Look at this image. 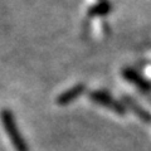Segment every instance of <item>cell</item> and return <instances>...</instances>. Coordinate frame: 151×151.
Returning <instances> with one entry per match:
<instances>
[{"label": "cell", "instance_id": "6da1fadb", "mask_svg": "<svg viewBox=\"0 0 151 151\" xmlns=\"http://www.w3.org/2000/svg\"><path fill=\"white\" fill-rule=\"evenodd\" d=\"M0 119H1L3 126L5 129L6 135L10 139L15 151H29V147H28L24 137H23V135L20 134V131L18 129L17 121L14 119L12 111L6 110V108L3 110L1 113H0Z\"/></svg>", "mask_w": 151, "mask_h": 151}, {"label": "cell", "instance_id": "7a4b0ae2", "mask_svg": "<svg viewBox=\"0 0 151 151\" xmlns=\"http://www.w3.org/2000/svg\"><path fill=\"white\" fill-rule=\"evenodd\" d=\"M88 96H89V100H91L92 102H94V103H97V105H101L103 107H106V108H108V110H111L112 112H115L120 116L126 115V107L122 105L120 101H117L116 98H113L110 93L97 89V91L89 92Z\"/></svg>", "mask_w": 151, "mask_h": 151}, {"label": "cell", "instance_id": "3957f363", "mask_svg": "<svg viewBox=\"0 0 151 151\" xmlns=\"http://www.w3.org/2000/svg\"><path fill=\"white\" fill-rule=\"evenodd\" d=\"M122 76L126 78V81L135 84L142 92H151V82L149 79H146L144 76H141L137 70L132 68H125L122 70Z\"/></svg>", "mask_w": 151, "mask_h": 151}, {"label": "cell", "instance_id": "277c9868", "mask_svg": "<svg viewBox=\"0 0 151 151\" xmlns=\"http://www.w3.org/2000/svg\"><path fill=\"white\" fill-rule=\"evenodd\" d=\"M84 91H86V86H84L83 83L76 84L72 88H69L67 91H64L62 94H59V96L57 97V103H58L59 106H67L69 103L74 102L79 96H82Z\"/></svg>", "mask_w": 151, "mask_h": 151}, {"label": "cell", "instance_id": "5b68a950", "mask_svg": "<svg viewBox=\"0 0 151 151\" xmlns=\"http://www.w3.org/2000/svg\"><path fill=\"white\" fill-rule=\"evenodd\" d=\"M124 102H125V105L129 107L140 120H142L144 122H146V124H151V113L146 111L142 106H140L139 103L134 100V98H131L129 96H125L124 97Z\"/></svg>", "mask_w": 151, "mask_h": 151}, {"label": "cell", "instance_id": "8992f818", "mask_svg": "<svg viewBox=\"0 0 151 151\" xmlns=\"http://www.w3.org/2000/svg\"><path fill=\"white\" fill-rule=\"evenodd\" d=\"M111 4L106 1V0H102V1L97 3L96 5H93L91 9H89L88 14L91 17H103L106 15V14H108L111 12Z\"/></svg>", "mask_w": 151, "mask_h": 151}]
</instances>
